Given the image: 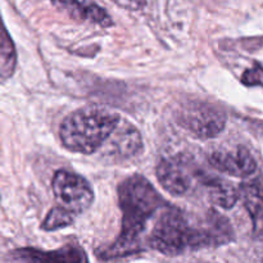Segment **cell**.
Instances as JSON below:
<instances>
[{"mask_svg": "<svg viewBox=\"0 0 263 263\" xmlns=\"http://www.w3.org/2000/svg\"><path fill=\"white\" fill-rule=\"evenodd\" d=\"M235 238L229 218L210 210L200 225H193L179 208H167L157 220L148 244L164 256H180L189 251L216 248Z\"/></svg>", "mask_w": 263, "mask_h": 263, "instance_id": "6da1fadb", "label": "cell"}, {"mask_svg": "<svg viewBox=\"0 0 263 263\" xmlns=\"http://www.w3.org/2000/svg\"><path fill=\"white\" fill-rule=\"evenodd\" d=\"M163 203L156 187L141 175L123 180L118 186V204L122 211L121 231L109 247L98 252L99 258H123L143 251L140 235Z\"/></svg>", "mask_w": 263, "mask_h": 263, "instance_id": "7a4b0ae2", "label": "cell"}, {"mask_svg": "<svg viewBox=\"0 0 263 263\" xmlns=\"http://www.w3.org/2000/svg\"><path fill=\"white\" fill-rule=\"evenodd\" d=\"M118 113L100 107L77 109L61 123L59 138L69 152L94 154L100 151L121 122Z\"/></svg>", "mask_w": 263, "mask_h": 263, "instance_id": "3957f363", "label": "cell"}, {"mask_svg": "<svg viewBox=\"0 0 263 263\" xmlns=\"http://www.w3.org/2000/svg\"><path fill=\"white\" fill-rule=\"evenodd\" d=\"M179 123L200 140H208L220 135L226 126V116L210 103H190L179 112Z\"/></svg>", "mask_w": 263, "mask_h": 263, "instance_id": "277c9868", "label": "cell"}, {"mask_svg": "<svg viewBox=\"0 0 263 263\" xmlns=\"http://www.w3.org/2000/svg\"><path fill=\"white\" fill-rule=\"evenodd\" d=\"M51 187L62 207L67 208L74 215L85 212L94 202L91 185L85 177L74 172L67 170L57 171L51 181Z\"/></svg>", "mask_w": 263, "mask_h": 263, "instance_id": "5b68a950", "label": "cell"}, {"mask_svg": "<svg viewBox=\"0 0 263 263\" xmlns=\"http://www.w3.org/2000/svg\"><path fill=\"white\" fill-rule=\"evenodd\" d=\"M208 162L218 172L243 179H249L257 171L256 159L244 146L212 152L208 156Z\"/></svg>", "mask_w": 263, "mask_h": 263, "instance_id": "8992f818", "label": "cell"}, {"mask_svg": "<svg viewBox=\"0 0 263 263\" xmlns=\"http://www.w3.org/2000/svg\"><path fill=\"white\" fill-rule=\"evenodd\" d=\"M108 141L109 144L103 151V156L112 162L126 161L139 153L143 148L140 133L133 123L127 121H121Z\"/></svg>", "mask_w": 263, "mask_h": 263, "instance_id": "52a82bcc", "label": "cell"}, {"mask_svg": "<svg viewBox=\"0 0 263 263\" xmlns=\"http://www.w3.org/2000/svg\"><path fill=\"white\" fill-rule=\"evenodd\" d=\"M156 175L162 187L175 197L186 194L192 187V172L184 159L162 158L157 166Z\"/></svg>", "mask_w": 263, "mask_h": 263, "instance_id": "ba28073f", "label": "cell"}, {"mask_svg": "<svg viewBox=\"0 0 263 263\" xmlns=\"http://www.w3.org/2000/svg\"><path fill=\"white\" fill-rule=\"evenodd\" d=\"M13 254L23 263H89L85 249L76 243H68L54 251L21 248Z\"/></svg>", "mask_w": 263, "mask_h": 263, "instance_id": "9c48e42d", "label": "cell"}, {"mask_svg": "<svg viewBox=\"0 0 263 263\" xmlns=\"http://www.w3.org/2000/svg\"><path fill=\"white\" fill-rule=\"evenodd\" d=\"M239 200H241L253 221L256 233L263 231V176L249 177L240 184Z\"/></svg>", "mask_w": 263, "mask_h": 263, "instance_id": "30bf717a", "label": "cell"}, {"mask_svg": "<svg viewBox=\"0 0 263 263\" xmlns=\"http://www.w3.org/2000/svg\"><path fill=\"white\" fill-rule=\"evenodd\" d=\"M211 203L223 210H231L239 200V189L221 177H207L203 181Z\"/></svg>", "mask_w": 263, "mask_h": 263, "instance_id": "8fae6325", "label": "cell"}, {"mask_svg": "<svg viewBox=\"0 0 263 263\" xmlns=\"http://www.w3.org/2000/svg\"><path fill=\"white\" fill-rule=\"evenodd\" d=\"M59 7H66L73 17L81 18V20H89L90 22H94L97 25L108 27L112 26V18L109 17L105 9L100 8L95 3H55Z\"/></svg>", "mask_w": 263, "mask_h": 263, "instance_id": "7c38bea8", "label": "cell"}, {"mask_svg": "<svg viewBox=\"0 0 263 263\" xmlns=\"http://www.w3.org/2000/svg\"><path fill=\"white\" fill-rule=\"evenodd\" d=\"M74 213L68 211L64 207H54L53 210H50V212L48 213V216L44 220L41 229L45 231H55L59 229L68 228L73 223L74 221Z\"/></svg>", "mask_w": 263, "mask_h": 263, "instance_id": "4fadbf2b", "label": "cell"}, {"mask_svg": "<svg viewBox=\"0 0 263 263\" xmlns=\"http://www.w3.org/2000/svg\"><path fill=\"white\" fill-rule=\"evenodd\" d=\"M241 82L246 86H262L263 87V67L254 64L251 68L246 69L241 76Z\"/></svg>", "mask_w": 263, "mask_h": 263, "instance_id": "5bb4252c", "label": "cell"}, {"mask_svg": "<svg viewBox=\"0 0 263 263\" xmlns=\"http://www.w3.org/2000/svg\"><path fill=\"white\" fill-rule=\"evenodd\" d=\"M12 51H13L12 43H10L7 32H5V31L2 28V26H0V53L9 55V54H12Z\"/></svg>", "mask_w": 263, "mask_h": 263, "instance_id": "9a60e30c", "label": "cell"}, {"mask_svg": "<svg viewBox=\"0 0 263 263\" xmlns=\"http://www.w3.org/2000/svg\"><path fill=\"white\" fill-rule=\"evenodd\" d=\"M257 127H258L259 133H261L262 135H263V122H258V125H257Z\"/></svg>", "mask_w": 263, "mask_h": 263, "instance_id": "2e32d148", "label": "cell"}]
</instances>
